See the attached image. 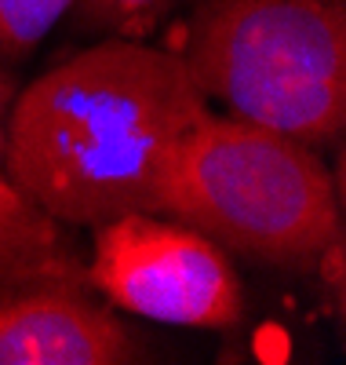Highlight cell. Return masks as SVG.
<instances>
[{
    "mask_svg": "<svg viewBox=\"0 0 346 365\" xmlns=\"http://www.w3.org/2000/svg\"><path fill=\"white\" fill-rule=\"evenodd\" d=\"M182 63L208 103L310 146L346 125V0H201Z\"/></svg>",
    "mask_w": 346,
    "mask_h": 365,
    "instance_id": "3957f363",
    "label": "cell"
},
{
    "mask_svg": "<svg viewBox=\"0 0 346 365\" xmlns=\"http://www.w3.org/2000/svg\"><path fill=\"white\" fill-rule=\"evenodd\" d=\"M175 8L179 0H73L70 4L80 29H91L99 37H150Z\"/></svg>",
    "mask_w": 346,
    "mask_h": 365,
    "instance_id": "8992f818",
    "label": "cell"
},
{
    "mask_svg": "<svg viewBox=\"0 0 346 365\" xmlns=\"http://www.w3.org/2000/svg\"><path fill=\"white\" fill-rule=\"evenodd\" d=\"M150 354L99 296L77 227L0 172V365H132Z\"/></svg>",
    "mask_w": 346,
    "mask_h": 365,
    "instance_id": "277c9868",
    "label": "cell"
},
{
    "mask_svg": "<svg viewBox=\"0 0 346 365\" xmlns=\"http://www.w3.org/2000/svg\"><path fill=\"white\" fill-rule=\"evenodd\" d=\"M208 110L179 51L106 34L15 91L0 172L77 230L161 212L179 146Z\"/></svg>",
    "mask_w": 346,
    "mask_h": 365,
    "instance_id": "6da1fadb",
    "label": "cell"
},
{
    "mask_svg": "<svg viewBox=\"0 0 346 365\" xmlns=\"http://www.w3.org/2000/svg\"><path fill=\"white\" fill-rule=\"evenodd\" d=\"M15 103V77L0 63V165H4V139H8V113Z\"/></svg>",
    "mask_w": 346,
    "mask_h": 365,
    "instance_id": "ba28073f",
    "label": "cell"
},
{
    "mask_svg": "<svg viewBox=\"0 0 346 365\" xmlns=\"http://www.w3.org/2000/svg\"><path fill=\"white\" fill-rule=\"evenodd\" d=\"M161 216L270 267L332 270L339 289V172L295 135L208 110L175 154Z\"/></svg>",
    "mask_w": 346,
    "mask_h": 365,
    "instance_id": "7a4b0ae2",
    "label": "cell"
},
{
    "mask_svg": "<svg viewBox=\"0 0 346 365\" xmlns=\"http://www.w3.org/2000/svg\"><path fill=\"white\" fill-rule=\"evenodd\" d=\"M91 282L120 314L223 332L244 318V282L230 252L190 223L128 212L91 227Z\"/></svg>",
    "mask_w": 346,
    "mask_h": 365,
    "instance_id": "5b68a950",
    "label": "cell"
},
{
    "mask_svg": "<svg viewBox=\"0 0 346 365\" xmlns=\"http://www.w3.org/2000/svg\"><path fill=\"white\" fill-rule=\"evenodd\" d=\"M73 0H0V63H22Z\"/></svg>",
    "mask_w": 346,
    "mask_h": 365,
    "instance_id": "52a82bcc",
    "label": "cell"
}]
</instances>
